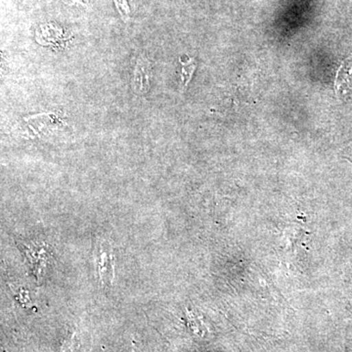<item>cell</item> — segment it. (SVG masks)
<instances>
[{
	"mask_svg": "<svg viewBox=\"0 0 352 352\" xmlns=\"http://www.w3.org/2000/svg\"><path fill=\"white\" fill-rule=\"evenodd\" d=\"M335 89L338 96L346 97L352 92V57L347 58L340 65L336 78Z\"/></svg>",
	"mask_w": 352,
	"mask_h": 352,
	"instance_id": "6da1fadb",
	"label": "cell"
},
{
	"mask_svg": "<svg viewBox=\"0 0 352 352\" xmlns=\"http://www.w3.org/2000/svg\"><path fill=\"white\" fill-rule=\"evenodd\" d=\"M149 64L145 60H141L136 66L134 73V89L138 94H144L149 88L150 71Z\"/></svg>",
	"mask_w": 352,
	"mask_h": 352,
	"instance_id": "7a4b0ae2",
	"label": "cell"
},
{
	"mask_svg": "<svg viewBox=\"0 0 352 352\" xmlns=\"http://www.w3.org/2000/svg\"><path fill=\"white\" fill-rule=\"evenodd\" d=\"M112 259L113 256H108V254L106 252H100V254H99L98 271L99 275H100L102 283H103L104 281V276H106L105 273L109 272V267L113 270Z\"/></svg>",
	"mask_w": 352,
	"mask_h": 352,
	"instance_id": "3957f363",
	"label": "cell"
},
{
	"mask_svg": "<svg viewBox=\"0 0 352 352\" xmlns=\"http://www.w3.org/2000/svg\"><path fill=\"white\" fill-rule=\"evenodd\" d=\"M182 64V87H186L190 80H191L192 76H193L194 72H195L196 64L193 59H189L188 61L183 62Z\"/></svg>",
	"mask_w": 352,
	"mask_h": 352,
	"instance_id": "277c9868",
	"label": "cell"
},
{
	"mask_svg": "<svg viewBox=\"0 0 352 352\" xmlns=\"http://www.w3.org/2000/svg\"><path fill=\"white\" fill-rule=\"evenodd\" d=\"M116 6H117L118 8L120 11V13L122 15L126 16L129 14V2L127 0H115Z\"/></svg>",
	"mask_w": 352,
	"mask_h": 352,
	"instance_id": "5b68a950",
	"label": "cell"
},
{
	"mask_svg": "<svg viewBox=\"0 0 352 352\" xmlns=\"http://www.w3.org/2000/svg\"><path fill=\"white\" fill-rule=\"evenodd\" d=\"M344 157H346L347 160H349V161L352 163V144H351V147L347 149V154Z\"/></svg>",
	"mask_w": 352,
	"mask_h": 352,
	"instance_id": "8992f818",
	"label": "cell"
},
{
	"mask_svg": "<svg viewBox=\"0 0 352 352\" xmlns=\"http://www.w3.org/2000/svg\"><path fill=\"white\" fill-rule=\"evenodd\" d=\"M67 3L85 4V0H64Z\"/></svg>",
	"mask_w": 352,
	"mask_h": 352,
	"instance_id": "52a82bcc",
	"label": "cell"
}]
</instances>
